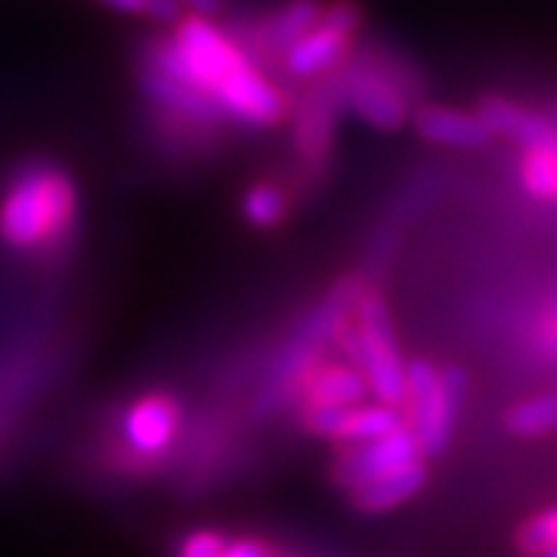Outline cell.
Wrapping results in <instances>:
<instances>
[{
  "instance_id": "e0dca14e",
  "label": "cell",
  "mask_w": 557,
  "mask_h": 557,
  "mask_svg": "<svg viewBox=\"0 0 557 557\" xmlns=\"http://www.w3.org/2000/svg\"><path fill=\"white\" fill-rule=\"evenodd\" d=\"M520 177L530 196L552 199L557 186V146H527L520 161Z\"/></svg>"
},
{
  "instance_id": "ac0fdd59",
  "label": "cell",
  "mask_w": 557,
  "mask_h": 557,
  "mask_svg": "<svg viewBox=\"0 0 557 557\" xmlns=\"http://www.w3.org/2000/svg\"><path fill=\"white\" fill-rule=\"evenodd\" d=\"M557 548V505L536 511L515 530V552L520 557H545Z\"/></svg>"
},
{
  "instance_id": "cb8c5ba5",
  "label": "cell",
  "mask_w": 557,
  "mask_h": 557,
  "mask_svg": "<svg viewBox=\"0 0 557 557\" xmlns=\"http://www.w3.org/2000/svg\"><path fill=\"white\" fill-rule=\"evenodd\" d=\"M555 199H557V186H555Z\"/></svg>"
},
{
  "instance_id": "7c38bea8",
  "label": "cell",
  "mask_w": 557,
  "mask_h": 557,
  "mask_svg": "<svg viewBox=\"0 0 557 557\" xmlns=\"http://www.w3.org/2000/svg\"><path fill=\"white\" fill-rule=\"evenodd\" d=\"M322 13H325L322 0H288L260 22L255 40L260 50H267V53L273 50L276 57H282L300 35H307L322 20Z\"/></svg>"
},
{
  "instance_id": "9c48e42d",
  "label": "cell",
  "mask_w": 557,
  "mask_h": 557,
  "mask_svg": "<svg viewBox=\"0 0 557 557\" xmlns=\"http://www.w3.org/2000/svg\"><path fill=\"white\" fill-rule=\"evenodd\" d=\"M428 483V465L424 461H416L403 471H394V474H384V478L369 480V483H359L350 493H344L350 508L357 515H366V518H375V515H387V511H397L399 505L412 502V498L424 490Z\"/></svg>"
},
{
  "instance_id": "8992f818",
  "label": "cell",
  "mask_w": 557,
  "mask_h": 557,
  "mask_svg": "<svg viewBox=\"0 0 557 557\" xmlns=\"http://www.w3.org/2000/svg\"><path fill=\"white\" fill-rule=\"evenodd\" d=\"M416 461H424V456H421V446H418L412 428L403 421L397 431H391L379 440L338 446L335 458H332V468H329V478L341 493H350L359 483L403 471Z\"/></svg>"
},
{
  "instance_id": "5bb4252c",
  "label": "cell",
  "mask_w": 557,
  "mask_h": 557,
  "mask_svg": "<svg viewBox=\"0 0 557 557\" xmlns=\"http://www.w3.org/2000/svg\"><path fill=\"white\" fill-rule=\"evenodd\" d=\"M505 431L520 440H539L557 434V391L515 403L505 412Z\"/></svg>"
},
{
  "instance_id": "2e32d148",
  "label": "cell",
  "mask_w": 557,
  "mask_h": 557,
  "mask_svg": "<svg viewBox=\"0 0 557 557\" xmlns=\"http://www.w3.org/2000/svg\"><path fill=\"white\" fill-rule=\"evenodd\" d=\"M242 218L258 230H273L288 218V196L273 180H260L242 196Z\"/></svg>"
},
{
  "instance_id": "8fae6325",
  "label": "cell",
  "mask_w": 557,
  "mask_h": 557,
  "mask_svg": "<svg viewBox=\"0 0 557 557\" xmlns=\"http://www.w3.org/2000/svg\"><path fill=\"white\" fill-rule=\"evenodd\" d=\"M478 119L486 124L493 137H508L527 146H557V131L545 119L533 115L518 102L502 100V97H486L478 106Z\"/></svg>"
},
{
  "instance_id": "6da1fadb",
  "label": "cell",
  "mask_w": 557,
  "mask_h": 557,
  "mask_svg": "<svg viewBox=\"0 0 557 557\" xmlns=\"http://www.w3.org/2000/svg\"><path fill=\"white\" fill-rule=\"evenodd\" d=\"M171 38L152 40L143 65L186 81L220 109V115L245 127H273L288 115V100L239 38L208 16H183Z\"/></svg>"
},
{
  "instance_id": "9a60e30c",
  "label": "cell",
  "mask_w": 557,
  "mask_h": 557,
  "mask_svg": "<svg viewBox=\"0 0 557 557\" xmlns=\"http://www.w3.org/2000/svg\"><path fill=\"white\" fill-rule=\"evenodd\" d=\"M403 424V416L394 406H384V403H359L347 409L344 418V428H341V437L335 446H354V443H369V440H379L391 431H397Z\"/></svg>"
},
{
  "instance_id": "44dd1931",
  "label": "cell",
  "mask_w": 557,
  "mask_h": 557,
  "mask_svg": "<svg viewBox=\"0 0 557 557\" xmlns=\"http://www.w3.org/2000/svg\"><path fill=\"white\" fill-rule=\"evenodd\" d=\"M220 557H276L273 545L263 542L258 536H242V539H230V545L223 548Z\"/></svg>"
},
{
  "instance_id": "30bf717a",
  "label": "cell",
  "mask_w": 557,
  "mask_h": 557,
  "mask_svg": "<svg viewBox=\"0 0 557 557\" xmlns=\"http://www.w3.org/2000/svg\"><path fill=\"white\" fill-rule=\"evenodd\" d=\"M416 131L434 146L446 149H480L486 146L493 134L486 131V124L478 115H468L461 109L449 106H418L412 112Z\"/></svg>"
},
{
  "instance_id": "3957f363",
  "label": "cell",
  "mask_w": 557,
  "mask_h": 557,
  "mask_svg": "<svg viewBox=\"0 0 557 557\" xmlns=\"http://www.w3.org/2000/svg\"><path fill=\"white\" fill-rule=\"evenodd\" d=\"M468 403V375L458 366L437 369L431 359L406 362V391L399 416L412 428L421 456L443 458L453 446L458 418Z\"/></svg>"
},
{
  "instance_id": "7a4b0ae2",
  "label": "cell",
  "mask_w": 557,
  "mask_h": 557,
  "mask_svg": "<svg viewBox=\"0 0 557 557\" xmlns=\"http://www.w3.org/2000/svg\"><path fill=\"white\" fill-rule=\"evenodd\" d=\"M78 226V186L53 161H28L0 196V242L13 251H57Z\"/></svg>"
},
{
  "instance_id": "5b68a950",
  "label": "cell",
  "mask_w": 557,
  "mask_h": 557,
  "mask_svg": "<svg viewBox=\"0 0 557 557\" xmlns=\"http://www.w3.org/2000/svg\"><path fill=\"white\" fill-rule=\"evenodd\" d=\"M359 28H362V13L354 0H335L325 3L322 20L300 35L278 60L282 69L300 81L329 78L332 72H338L341 65L350 57V47L357 40Z\"/></svg>"
},
{
  "instance_id": "603a6c76",
  "label": "cell",
  "mask_w": 557,
  "mask_h": 557,
  "mask_svg": "<svg viewBox=\"0 0 557 557\" xmlns=\"http://www.w3.org/2000/svg\"><path fill=\"white\" fill-rule=\"evenodd\" d=\"M545 557H557V548H552V552H548V555Z\"/></svg>"
},
{
  "instance_id": "52a82bcc",
  "label": "cell",
  "mask_w": 557,
  "mask_h": 557,
  "mask_svg": "<svg viewBox=\"0 0 557 557\" xmlns=\"http://www.w3.org/2000/svg\"><path fill=\"white\" fill-rule=\"evenodd\" d=\"M183 428V403L168 391L137 397L121 421V434L134 458V471H149L156 458L168 456Z\"/></svg>"
},
{
  "instance_id": "277c9868",
  "label": "cell",
  "mask_w": 557,
  "mask_h": 557,
  "mask_svg": "<svg viewBox=\"0 0 557 557\" xmlns=\"http://www.w3.org/2000/svg\"><path fill=\"white\" fill-rule=\"evenodd\" d=\"M329 84L341 109L379 131H397L412 115L409 102L418 90L412 87L418 84L416 75H403L394 62H381L372 53L357 62H344L338 72H332Z\"/></svg>"
},
{
  "instance_id": "7402d4cb",
  "label": "cell",
  "mask_w": 557,
  "mask_h": 557,
  "mask_svg": "<svg viewBox=\"0 0 557 557\" xmlns=\"http://www.w3.org/2000/svg\"><path fill=\"white\" fill-rule=\"evenodd\" d=\"M177 3L186 16H208V20H214L226 10V0H177Z\"/></svg>"
},
{
  "instance_id": "d6986e66",
  "label": "cell",
  "mask_w": 557,
  "mask_h": 557,
  "mask_svg": "<svg viewBox=\"0 0 557 557\" xmlns=\"http://www.w3.org/2000/svg\"><path fill=\"white\" fill-rule=\"evenodd\" d=\"M102 7L124 13V16H143L159 25H177L186 13L180 10L177 0H100Z\"/></svg>"
},
{
  "instance_id": "ffe728a7",
  "label": "cell",
  "mask_w": 557,
  "mask_h": 557,
  "mask_svg": "<svg viewBox=\"0 0 557 557\" xmlns=\"http://www.w3.org/2000/svg\"><path fill=\"white\" fill-rule=\"evenodd\" d=\"M230 545V536L220 530H193L189 536L180 539L177 557H220Z\"/></svg>"
},
{
  "instance_id": "4fadbf2b",
  "label": "cell",
  "mask_w": 557,
  "mask_h": 557,
  "mask_svg": "<svg viewBox=\"0 0 557 557\" xmlns=\"http://www.w3.org/2000/svg\"><path fill=\"white\" fill-rule=\"evenodd\" d=\"M341 106L335 100L332 84H325V90H319L317 97H310V102L304 106L298 119V149L304 159L319 161L329 152L332 143V127H335V112Z\"/></svg>"
},
{
  "instance_id": "ba28073f",
  "label": "cell",
  "mask_w": 557,
  "mask_h": 557,
  "mask_svg": "<svg viewBox=\"0 0 557 557\" xmlns=\"http://www.w3.org/2000/svg\"><path fill=\"white\" fill-rule=\"evenodd\" d=\"M369 399V381L347 359H317L295 387V406H359Z\"/></svg>"
}]
</instances>
